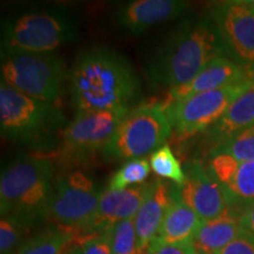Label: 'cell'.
Returning <instances> with one entry per match:
<instances>
[{"label":"cell","instance_id":"cell-1","mask_svg":"<svg viewBox=\"0 0 254 254\" xmlns=\"http://www.w3.org/2000/svg\"><path fill=\"white\" fill-rule=\"evenodd\" d=\"M67 78L77 114L132 109L141 94L134 68L125 57L109 47L95 46L81 51Z\"/></svg>","mask_w":254,"mask_h":254},{"label":"cell","instance_id":"cell-2","mask_svg":"<svg viewBox=\"0 0 254 254\" xmlns=\"http://www.w3.org/2000/svg\"><path fill=\"white\" fill-rule=\"evenodd\" d=\"M225 50L207 19L184 20L159 41L145 66L154 91L172 92L194 79Z\"/></svg>","mask_w":254,"mask_h":254},{"label":"cell","instance_id":"cell-3","mask_svg":"<svg viewBox=\"0 0 254 254\" xmlns=\"http://www.w3.org/2000/svg\"><path fill=\"white\" fill-rule=\"evenodd\" d=\"M55 172V163L43 157L24 155L6 165L0 177L1 217L13 215L30 226L46 219Z\"/></svg>","mask_w":254,"mask_h":254},{"label":"cell","instance_id":"cell-4","mask_svg":"<svg viewBox=\"0 0 254 254\" xmlns=\"http://www.w3.org/2000/svg\"><path fill=\"white\" fill-rule=\"evenodd\" d=\"M65 122L56 104L34 99L0 82V131L4 138L47 151L55 147Z\"/></svg>","mask_w":254,"mask_h":254},{"label":"cell","instance_id":"cell-5","mask_svg":"<svg viewBox=\"0 0 254 254\" xmlns=\"http://www.w3.org/2000/svg\"><path fill=\"white\" fill-rule=\"evenodd\" d=\"M79 36L78 24L63 9H34L2 20L1 51L55 52Z\"/></svg>","mask_w":254,"mask_h":254},{"label":"cell","instance_id":"cell-6","mask_svg":"<svg viewBox=\"0 0 254 254\" xmlns=\"http://www.w3.org/2000/svg\"><path fill=\"white\" fill-rule=\"evenodd\" d=\"M1 81L34 99L56 104L66 79L63 57L56 52L1 51Z\"/></svg>","mask_w":254,"mask_h":254},{"label":"cell","instance_id":"cell-7","mask_svg":"<svg viewBox=\"0 0 254 254\" xmlns=\"http://www.w3.org/2000/svg\"><path fill=\"white\" fill-rule=\"evenodd\" d=\"M172 132L165 105L142 103L122 120L105 146L104 157L110 160L144 158L164 146Z\"/></svg>","mask_w":254,"mask_h":254},{"label":"cell","instance_id":"cell-8","mask_svg":"<svg viewBox=\"0 0 254 254\" xmlns=\"http://www.w3.org/2000/svg\"><path fill=\"white\" fill-rule=\"evenodd\" d=\"M254 86V73L249 78L219 90L202 92L171 100L166 112L172 129L179 138H187L211 129L241 94Z\"/></svg>","mask_w":254,"mask_h":254},{"label":"cell","instance_id":"cell-9","mask_svg":"<svg viewBox=\"0 0 254 254\" xmlns=\"http://www.w3.org/2000/svg\"><path fill=\"white\" fill-rule=\"evenodd\" d=\"M100 194L94 180L82 171L64 174L55 183L46 219L57 226L93 236L91 227L97 217Z\"/></svg>","mask_w":254,"mask_h":254},{"label":"cell","instance_id":"cell-10","mask_svg":"<svg viewBox=\"0 0 254 254\" xmlns=\"http://www.w3.org/2000/svg\"><path fill=\"white\" fill-rule=\"evenodd\" d=\"M129 111L131 109H119L77 114L63 128L59 157L80 160L94 152L104 151Z\"/></svg>","mask_w":254,"mask_h":254},{"label":"cell","instance_id":"cell-11","mask_svg":"<svg viewBox=\"0 0 254 254\" xmlns=\"http://www.w3.org/2000/svg\"><path fill=\"white\" fill-rule=\"evenodd\" d=\"M213 25L225 50L243 67L254 72V7L245 0L214 4L211 9Z\"/></svg>","mask_w":254,"mask_h":254},{"label":"cell","instance_id":"cell-12","mask_svg":"<svg viewBox=\"0 0 254 254\" xmlns=\"http://www.w3.org/2000/svg\"><path fill=\"white\" fill-rule=\"evenodd\" d=\"M186 179L176 185V196L199 215L201 220L218 217L227 208L221 187L209 176L207 168L199 160H190L184 166Z\"/></svg>","mask_w":254,"mask_h":254},{"label":"cell","instance_id":"cell-13","mask_svg":"<svg viewBox=\"0 0 254 254\" xmlns=\"http://www.w3.org/2000/svg\"><path fill=\"white\" fill-rule=\"evenodd\" d=\"M207 172L220 185L227 206L241 212L254 204V161H239L222 153H211Z\"/></svg>","mask_w":254,"mask_h":254},{"label":"cell","instance_id":"cell-14","mask_svg":"<svg viewBox=\"0 0 254 254\" xmlns=\"http://www.w3.org/2000/svg\"><path fill=\"white\" fill-rule=\"evenodd\" d=\"M189 2L183 0H133L118 6L113 13L117 27L138 36L161 23L185 13Z\"/></svg>","mask_w":254,"mask_h":254},{"label":"cell","instance_id":"cell-15","mask_svg":"<svg viewBox=\"0 0 254 254\" xmlns=\"http://www.w3.org/2000/svg\"><path fill=\"white\" fill-rule=\"evenodd\" d=\"M174 184L163 179L151 182L147 195L134 217L139 254L146 253L158 237L165 215L176 198Z\"/></svg>","mask_w":254,"mask_h":254},{"label":"cell","instance_id":"cell-16","mask_svg":"<svg viewBox=\"0 0 254 254\" xmlns=\"http://www.w3.org/2000/svg\"><path fill=\"white\" fill-rule=\"evenodd\" d=\"M150 185L151 183H146L126 190H103L91 233H103L120 221L134 218L147 195Z\"/></svg>","mask_w":254,"mask_h":254},{"label":"cell","instance_id":"cell-17","mask_svg":"<svg viewBox=\"0 0 254 254\" xmlns=\"http://www.w3.org/2000/svg\"><path fill=\"white\" fill-rule=\"evenodd\" d=\"M253 73L234 60L224 56L217 57L192 81L185 86L170 92V101L226 87L249 78Z\"/></svg>","mask_w":254,"mask_h":254},{"label":"cell","instance_id":"cell-18","mask_svg":"<svg viewBox=\"0 0 254 254\" xmlns=\"http://www.w3.org/2000/svg\"><path fill=\"white\" fill-rule=\"evenodd\" d=\"M240 213L228 207L218 217L202 220L192 244L198 254H218L245 232Z\"/></svg>","mask_w":254,"mask_h":254},{"label":"cell","instance_id":"cell-19","mask_svg":"<svg viewBox=\"0 0 254 254\" xmlns=\"http://www.w3.org/2000/svg\"><path fill=\"white\" fill-rule=\"evenodd\" d=\"M201 221L202 220L195 212L187 207L176 196L165 215L158 237L155 238L151 246L179 245V244L192 243Z\"/></svg>","mask_w":254,"mask_h":254},{"label":"cell","instance_id":"cell-20","mask_svg":"<svg viewBox=\"0 0 254 254\" xmlns=\"http://www.w3.org/2000/svg\"><path fill=\"white\" fill-rule=\"evenodd\" d=\"M79 238L77 231L52 225L27 238L12 254H66Z\"/></svg>","mask_w":254,"mask_h":254},{"label":"cell","instance_id":"cell-21","mask_svg":"<svg viewBox=\"0 0 254 254\" xmlns=\"http://www.w3.org/2000/svg\"><path fill=\"white\" fill-rule=\"evenodd\" d=\"M251 126H254V86L231 105L225 116L209 129V136L219 144Z\"/></svg>","mask_w":254,"mask_h":254},{"label":"cell","instance_id":"cell-22","mask_svg":"<svg viewBox=\"0 0 254 254\" xmlns=\"http://www.w3.org/2000/svg\"><path fill=\"white\" fill-rule=\"evenodd\" d=\"M151 165L146 158H136L127 160L119 170L111 177L107 190H119L128 187L145 184L150 176Z\"/></svg>","mask_w":254,"mask_h":254},{"label":"cell","instance_id":"cell-23","mask_svg":"<svg viewBox=\"0 0 254 254\" xmlns=\"http://www.w3.org/2000/svg\"><path fill=\"white\" fill-rule=\"evenodd\" d=\"M151 170L155 173V176L163 179L171 180L180 187L185 183L186 174L183 165L178 160L176 154L173 153L170 145L165 144L154 151L150 157Z\"/></svg>","mask_w":254,"mask_h":254},{"label":"cell","instance_id":"cell-24","mask_svg":"<svg viewBox=\"0 0 254 254\" xmlns=\"http://www.w3.org/2000/svg\"><path fill=\"white\" fill-rule=\"evenodd\" d=\"M211 153H222L239 161H254V126L241 129L219 142Z\"/></svg>","mask_w":254,"mask_h":254},{"label":"cell","instance_id":"cell-25","mask_svg":"<svg viewBox=\"0 0 254 254\" xmlns=\"http://www.w3.org/2000/svg\"><path fill=\"white\" fill-rule=\"evenodd\" d=\"M30 225L13 215L0 219V254H12L24 243Z\"/></svg>","mask_w":254,"mask_h":254},{"label":"cell","instance_id":"cell-26","mask_svg":"<svg viewBox=\"0 0 254 254\" xmlns=\"http://www.w3.org/2000/svg\"><path fill=\"white\" fill-rule=\"evenodd\" d=\"M113 254H139L134 218L118 222L111 228Z\"/></svg>","mask_w":254,"mask_h":254},{"label":"cell","instance_id":"cell-27","mask_svg":"<svg viewBox=\"0 0 254 254\" xmlns=\"http://www.w3.org/2000/svg\"><path fill=\"white\" fill-rule=\"evenodd\" d=\"M78 246L80 247L81 254H113L111 230L85 237Z\"/></svg>","mask_w":254,"mask_h":254},{"label":"cell","instance_id":"cell-28","mask_svg":"<svg viewBox=\"0 0 254 254\" xmlns=\"http://www.w3.org/2000/svg\"><path fill=\"white\" fill-rule=\"evenodd\" d=\"M218 254H254V236L245 231Z\"/></svg>","mask_w":254,"mask_h":254},{"label":"cell","instance_id":"cell-29","mask_svg":"<svg viewBox=\"0 0 254 254\" xmlns=\"http://www.w3.org/2000/svg\"><path fill=\"white\" fill-rule=\"evenodd\" d=\"M144 254H196V251L192 243H187L179 245L150 246Z\"/></svg>","mask_w":254,"mask_h":254},{"label":"cell","instance_id":"cell-30","mask_svg":"<svg viewBox=\"0 0 254 254\" xmlns=\"http://www.w3.org/2000/svg\"><path fill=\"white\" fill-rule=\"evenodd\" d=\"M240 224L244 230L254 236V204L241 211Z\"/></svg>","mask_w":254,"mask_h":254},{"label":"cell","instance_id":"cell-31","mask_svg":"<svg viewBox=\"0 0 254 254\" xmlns=\"http://www.w3.org/2000/svg\"><path fill=\"white\" fill-rule=\"evenodd\" d=\"M66 254H81L80 247H79V246H75L74 249H72L71 251H69L68 253H66Z\"/></svg>","mask_w":254,"mask_h":254},{"label":"cell","instance_id":"cell-32","mask_svg":"<svg viewBox=\"0 0 254 254\" xmlns=\"http://www.w3.org/2000/svg\"><path fill=\"white\" fill-rule=\"evenodd\" d=\"M245 1L247 2V4L253 6V7H254V0H245Z\"/></svg>","mask_w":254,"mask_h":254},{"label":"cell","instance_id":"cell-33","mask_svg":"<svg viewBox=\"0 0 254 254\" xmlns=\"http://www.w3.org/2000/svg\"><path fill=\"white\" fill-rule=\"evenodd\" d=\"M196 254H198V253H196Z\"/></svg>","mask_w":254,"mask_h":254}]
</instances>
